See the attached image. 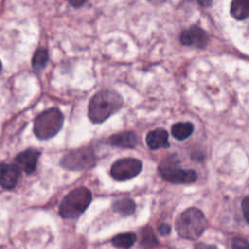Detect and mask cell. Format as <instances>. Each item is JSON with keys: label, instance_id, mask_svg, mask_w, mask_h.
Returning <instances> with one entry per match:
<instances>
[{"label": "cell", "instance_id": "1", "mask_svg": "<svg viewBox=\"0 0 249 249\" xmlns=\"http://www.w3.org/2000/svg\"><path fill=\"white\" fill-rule=\"evenodd\" d=\"M123 106L122 96L111 89L95 93L89 104V118L94 124H100L118 112Z\"/></svg>", "mask_w": 249, "mask_h": 249}, {"label": "cell", "instance_id": "2", "mask_svg": "<svg viewBox=\"0 0 249 249\" xmlns=\"http://www.w3.org/2000/svg\"><path fill=\"white\" fill-rule=\"evenodd\" d=\"M206 228V219L197 208H188L179 215L175 222L178 234L186 239H197Z\"/></svg>", "mask_w": 249, "mask_h": 249}, {"label": "cell", "instance_id": "3", "mask_svg": "<svg viewBox=\"0 0 249 249\" xmlns=\"http://www.w3.org/2000/svg\"><path fill=\"white\" fill-rule=\"evenodd\" d=\"M91 201V193L86 187L71 191L59 204V214L65 219H75L81 216Z\"/></svg>", "mask_w": 249, "mask_h": 249}, {"label": "cell", "instance_id": "4", "mask_svg": "<svg viewBox=\"0 0 249 249\" xmlns=\"http://www.w3.org/2000/svg\"><path fill=\"white\" fill-rule=\"evenodd\" d=\"M63 125V115L57 108H50L40 115L34 121L33 131L37 138L46 140L53 137Z\"/></svg>", "mask_w": 249, "mask_h": 249}, {"label": "cell", "instance_id": "5", "mask_svg": "<svg viewBox=\"0 0 249 249\" xmlns=\"http://www.w3.org/2000/svg\"><path fill=\"white\" fill-rule=\"evenodd\" d=\"M159 172L164 180L174 184H189L195 182L197 178L194 170L180 168L175 157L165 159L160 164Z\"/></svg>", "mask_w": 249, "mask_h": 249}, {"label": "cell", "instance_id": "6", "mask_svg": "<svg viewBox=\"0 0 249 249\" xmlns=\"http://www.w3.org/2000/svg\"><path fill=\"white\" fill-rule=\"evenodd\" d=\"M95 163V156L90 148H81L67 153L60 161L61 166L69 170H85Z\"/></svg>", "mask_w": 249, "mask_h": 249}, {"label": "cell", "instance_id": "7", "mask_svg": "<svg viewBox=\"0 0 249 249\" xmlns=\"http://www.w3.org/2000/svg\"><path fill=\"white\" fill-rule=\"evenodd\" d=\"M142 169V162L133 158L119 160L111 166V176L117 181H125L137 176Z\"/></svg>", "mask_w": 249, "mask_h": 249}, {"label": "cell", "instance_id": "8", "mask_svg": "<svg viewBox=\"0 0 249 249\" xmlns=\"http://www.w3.org/2000/svg\"><path fill=\"white\" fill-rule=\"evenodd\" d=\"M207 33L197 26H193L189 29L184 30L180 35V42L185 46L196 47L203 49L208 43Z\"/></svg>", "mask_w": 249, "mask_h": 249}, {"label": "cell", "instance_id": "9", "mask_svg": "<svg viewBox=\"0 0 249 249\" xmlns=\"http://www.w3.org/2000/svg\"><path fill=\"white\" fill-rule=\"evenodd\" d=\"M40 152L36 149H27L19 153L16 157V163L19 169L26 173H31L35 170Z\"/></svg>", "mask_w": 249, "mask_h": 249}, {"label": "cell", "instance_id": "10", "mask_svg": "<svg viewBox=\"0 0 249 249\" xmlns=\"http://www.w3.org/2000/svg\"><path fill=\"white\" fill-rule=\"evenodd\" d=\"M19 168L17 164H0V185L4 189H13L18 180Z\"/></svg>", "mask_w": 249, "mask_h": 249}, {"label": "cell", "instance_id": "11", "mask_svg": "<svg viewBox=\"0 0 249 249\" xmlns=\"http://www.w3.org/2000/svg\"><path fill=\"white\" fill-rule=\"evenodd\" d=\"M146 143L152 150L160 148H167L169 146L168 133L162 128L151 130L146 136Z\"/></svg>", "mask_w": 249, "mask_h": 249}, {"label": "cell", "instance_id": "12", "mask_svg": "<svg viewBox=\"0 0 249 249\" xmlns=\"http://www.w3.org/2000/svg\"><path fill=\"white\" fill-rule=\"evenodd\" d=\"M108 143L113 146L123 148H133L137 143V137L133 132L125 131L111 135L108 138Z\"/></svg>", "mask_w": 249, "mask_h": 249}, {"label": "cell", "instance_id": "13", "mask_svg": "<svg viewBox=\"0 0 249 249\" xmlns=\"http://www.w3.org/2000/svg\"><path fill=\"white\" fill-rule=\"evenodd\" d=\"M231 14L237 20H242L248 18L249 0H232L231 4Z\"/></svg>", "mask_w": 249, "mask_h": 249}, {"label": "cell", "instance_id": "14", "mask_svg": "<svg viewBox=\"0 0 249 249\" xmlns=\"http://www.w3.org/2000/svg\"><path fill=\"white\" fill-rule=\"evenodd\" d=\"M194 130V125L191 123H177L172 125L171 133L178 140L187 139Z\"/></svg>", "mask_w": 249, "mask_h": 249}, {"label": "cell", "instance_id": "15", "mask_svg": "<svg viewBox=\"0 0 249 249\" xmlns=\"http://www.w3.org/2000/svg\"><path fill=\"white\" fill-rule=\"evenodd\" d=\"M113 209L122 216H129L135 210V203L129 198H122L113 204Z\"/></svg>", "mask_w": 249, "mask_h": 249}, {"label": "cell", "instance_id": "16", "mask_svg": "<svg viewBox=\"0 0 249 249\" xmlns=\"http://www.w3.org/2000/svg\"><path fill=\"white\" fill-rule=\"evenodd\" d=\"M136 241V235L133 232L120 233L113 237L112 243L116 247L120 248H129Z\"/></svg>", "mask_w": 249, "mask_h": 249}, {"label": "cell", "instance_id": "17", "mask_svg": "<svg viewBox=\"0 0 249 249\" xmlns=\"http://www.w3.org/2000/svg\"><path fill=\"white\" fill-rule=\"evenodd\" d=\"M48 62V52L43 49L40 48L38 49L32 58V67L35 71H41L45 68L46 64Z\"/></svg>", "mask_w": 249, "mask_h": 249}, {"label": "cell", "instance_id": "18", "mask_svg": "<svg viewBox=\"0 0 249 249\" xmlns=\"http://www.w3.org/2000/svg\"><path fill=\"white\" fill-rule=\"evenodd\" d=\"M157 244L158 241L153 231H151L149 228L144 229L143 232L141 233V245L146 249H151Z\"/></svg>", "mask_w": 249, "mask_h": 249}, {"label": "cell", "instance_id": "19", "mask_svg": "<svg viewBox=\"0 0 249 249\" xmlns=\"http://www.w3.org/2000/svg\"><path fill=\"white\" fill-rule=\"evenodd\" d=\"M232 249H249V242L241 237H234L231 241Z\"/></svg>", "mask_w": 249, "mask_h": 249}, {"label": "cell", "instance_id": "20", "mask_svg": "<svg viewBox=\"0 0 249 249\" xmlns=\"http://www.w3.org/2000/svg\"><path fill=\"white\" fill-rule=\"evenodd\" d=\"M241 207H242L243 215H244L246 221L249 223V196L245 197V198L242 200Z\"/></svg>", "mask_w": 249, "mask_h": 249}, {"label": "cell", "instance_id": "21", "mask_svg": "<svg viewBox=\"0 0 249 249\" xmlns=\"http://www.w3.org/2000/svg\"><path fill=\"white\" fill-rule=\"evenodd\" d=\"M159 231L162 235L168 234L170 232V227L168 225H166V224H161V225L159 226Z\"/></svg>", "mask_w": 249, "mask_h": 249}, {"label": "cell", "instance_id": "22", "mask_svg": "<svg viewBox=\"0 0 249 249\" xmlns=\"http://www.w3.org/2000/svg\"><path fill=\"white\" fill-rule=\"evenodd\" d=\"M69 2L73 7L78 8V7H81L86 2V0H69Z\"/></svg>", "mask_w": 249, "mask_h": 249}, {"label": "cell", "instance_id": "23", "mask_svg": "<svg viewBox=\"0 0 249 249\" xmlns=\"http://www.w3.org/2000/svg\"><path fill=\"white\" fill-rule=\"evenodd\" d=\"M196 1L202 7H209L212 3V0H196Z\"/></svg>", "mask_w": 249, "mask_h": 249}, {"label": "cell", "instance_id": "24", "mask_svg": "<svg viewBox=\"0 0 249 249\" xmlns=\"http://www.w3.org/2000/svg\"><path fill=\"white\" fill-rule=\"evenodd\" d=\"M151 4H154V5H159V4H162L163 2H165L166 0H148Z\"/></svg>", "mask_w": 249, "mask_h": 249}, {"label": "cell", "instance_id": "25", "mask_svg": "<svg viewBox=\"0 0 249 249\" xmlns=\"http://www.w3.org/2000/svg\"><path fill=\"white\" fill-rule=\"evenodd\" d=\"M1 69H2V64H1V61H0V72H1Z\"/></svg>", "mask_w": 249, "mask_h": 249}]
</instances>
